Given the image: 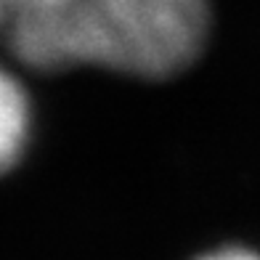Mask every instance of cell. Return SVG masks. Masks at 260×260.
<instances>
[{
	"label": "cell",
	"instance_id": "obj_4",
	"mask_svg": "<svg viewBox=\"0 0 260 260\" xmlns=\"http://www.w3.org/2000/svg\"><path fill=\"white\" fill-rule=\"evenodd\" d=\"M6 8H8V0H0V32H3V21H6Z\"/></svg>",
	"mask_w": 260,
	"mask_h": 260
},
{
	"label": "cell",
	"instance_id": "obj_1",
	"mask_svg": "<svg viewBox=\"0 0 260 260\" xmlns=\"http://www.w3.org/2000/svg\"><path fill=\"white\" fill-rule=\"evenodd\" d=\"M210 21V0H8L3 35L38 72L101 67L165 80L199 58Z\"/></svg>",
	"mask_w": 260,
	"mask_h": 260
},
{
	"label": "cell",
	"instance_id": "obj_2",
	"mask_svg": "<svg viewBox=\"0 0 260 260\" xmlns=\"http://www.w3.org/2000/svg\"><path fill=\"white\" fill-rule=\"evenodd\" d=\"M32 136V104L21 80L0 64V175L24 157Z\"/></svg>",
	"mask_w": 260,
	"mask_h": 260
},
{
	"label": "cell",
	"instance_id": "obj_3",
	"mask_svg": "<svg viewBox=\"0 0 260 260\" xmlns=\"http://www.w3.org/2000/svg\"><path fill=\"white\" fill-rule=\"evenodd\" d=\"M197 260H260V255L252 250H244V247H220V250L199 255Z\"/></svg>",
	"mask_w": 260,
	"mask_h": 260
}]
</instances>
